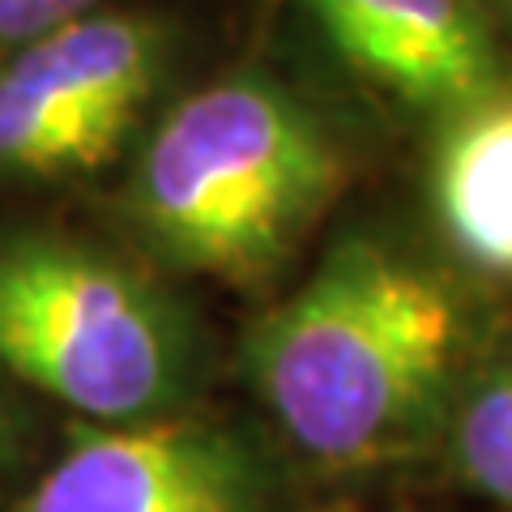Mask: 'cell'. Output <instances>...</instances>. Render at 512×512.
<instances>
[{
	"label": "cell",
	"instance_id": "1",
	"mask_svg": "<svg viewBox=\"0 0 512 512\" xmlns=\"http://www.w3.org/2000/svg\"><path fill=\"white\" fill-rule=\"evenodd\" d=\"M470 320L457 286L376 235L338 239L244 338V376L320 466L414 457L466 389Z\"/></svg>",
	"mask_w": 512,
	"mask_h": 512
},
{
	"label": "cell",
	"instance_id": "10",
	"mask_svg": "<svg viewBox=\"0 0 512 512\" xmlns=\"http://www.w3.org/2000/svg\"><path fill=\"white\" fill-rule=\"evenodd\" d=\"M22 453H26V419H22L18 402L0 389V491H5L9 478L18 474Z\"/></svg>",
	"mask_w": 512,
	"mask_h": 512
},
{
	"label": "cell",
	"instance_id": "8",
	"mask_svg": "<svg viewBox=\"0 0 512 512\" xmlns=\"http://www.w3.org/2000/svg\"><path fill=\"white\" fill-rule=\"evenodd\" d=\"M461 478L512 512V346L466 380L448 419Z\"/></svg>",
	"mask_w": 512,
	"mask_h": 512
},
{
	"label": "cell",
	"instance_id": "5",
	"mask_svg": "<svg viewBox=\"0 0 512 512\" xmlns=\"http://www.w3.org/2000/svg\"><path fill=\"white\" fill-rule=\"evenodd\" d=\"M252 448L222 423L154 419L94 427L13 512H261Z\"/></svg>",
	"mask_w": 512,
	"mask_h": 512
},
{
	"label": "cell",
	"instance_id": "9",
	"mask_svg": "<svg viewBox=\"0 0 512 512\" xmlns=\"http://www.w3.org/2000/svg\"><path fill=\"white\" fill-rule=\"evenodd\" d=\"M99 9V0H0V56Z\"/></svg>",
	"mask_w": 512,
	"mask_h": 512
},
{
	"label": "cell",
	"instance_id": "3",
	"mask_svg": "<svg viewBox=\"0 0 512 512\" xmlns=\"http://www.w3.org/2000/svg\"><path fill=\"white\" fill-rule=\"evenodd\" d=\"M0 376L94 427L171 419L197 380V333L150 274L52 231L0 239Z\"/></svg>",
	"mask_w": 512,
	"mask_h": 512
},
{
	"label": "cell",
	"instance_id": "7",
	"mask_svg": "<svg viewBox=\"0 0 512 512\" xmlns=\"http://www.w3.org/2000/svg\"><path fill=\"white\" fill-rule=\"evenodd\" d=\"M427 201L474 274L512 282V77L440 120Z\"/></svg>",
	"mask_w": 512,
	"mask_h": 512
},
{
	"label": "cell",
	"instance_id": "2",
	"mask_svg": "<svg viewBox=\"0 0 512 512\" xmlns=\"http://www.w3.org/2000/svg\"><path fill=\"white\" fill-rule=\"evenodd\" d=\"M342 175L338 141L308 103L265 73H231L154 128L128 214L158 261L256 286L303 248Z\"/></svg>",
	"mask_w": 512,
	"mask_h": 512
},
{
	"label": "cell",
	"instance_id": "6",
	"mask_svg": "<svg viewBox=\"0 0 512 512\" xmlns=\"http://www.w3.org/2000/svg\"><path fill=\"white\" fill-rule=\"evenodd\" d=\"M350 69L427 116L474 103L504 82L483 0H303Z\"/></svg>",
	"mask_w": 512,
	"mask_h": 512
},
{
	"label": "cell",
	"instance_id": "11",
	"mask_svg": "<svg viewBox=\"0 0 512 512\" xmlns=\"http://www.w3.org/2000/svg\"><path fill=\"white\" fill-rule=\"evenodd\" d=\"M495 5H500V9L508 13V18H512V0H495Z\"/></svg>",
	"mask_w": 512,
	"mask_h": 512
},
{
	"label": "cell",
	"instance_id": "4",
	"mask_svg": "<svg viewBox=\"0 0 512 512\" xmlns=\"http://www.w3.org/2000/svg\"><path fill=\"white\" fill-rule=\"evenodd\" d=\"M167 69V30L137 13L73 18L0 64V175L69 180L124 150Z\"/></svg>",
	"mask_w": 512,
	"mask_h": 512
}]
</instances>
